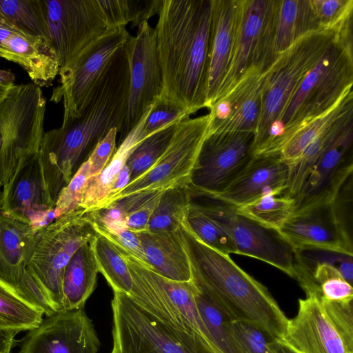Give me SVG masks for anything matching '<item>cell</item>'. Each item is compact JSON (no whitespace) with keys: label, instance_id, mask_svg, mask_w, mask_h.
Returning a JSON list of instances; mask_svg holds the SVG:
<instances>
[{"label":"cell","instance_id":"1","mask_svg":"<svg viewBox=\"0 0 353 353\" xmlns=\"http://www.w3.org/2000/svg\"><path fill=\"white\" fill-rule=\"evenodd\" d=\"M158 14L161 97L191 115L206 108L212 0H163Z\"/></svg>","mask_w":353,"mask_h":353},{"label":"cell","instance_id":"2","mask_svg":"<svg viewBox=\"0 0 353 353\" xmlns=\"http://www.w3.org/2000/svg\"><path fill=\"white\" fill-rule=\"evenodd\" d=\"M130 66L125 45L114 55L89 92L79 117L44 132L39 154L54 174L72 176L110 130H121L129 94Z\"/></svg>","mask_w":353,"mask_h":353},{"label":"cell","instance_id":"3","mask_svg":"<svg viewBox=\"0 0 353 353\" xmlns=\"http://www.w3.org/2000/svg\"><path fill=\"white\" fill-rule=\"evenodd\" d=\"M181 231L192 280L232 321L253 323L281 342L289 319L268 288L237 265L230 255L203 243L183 223Z\"/></svg>","mask_w":353,"mask_h":353},{"label":"cell","instance_id":"4","mask_svg":"<svg viewBox=\"0 0 353 353\" xmlns=\"http://www.w3.org/2000/svg\"><path fill=\"white\" fill-rule=\"evenodd\" d=\"M352 84L351 32L338 34L307 72L254 155L262 154L285 131L327 111L352 89Z\"/></svg>","mask_w":353,"mask_h":353},{"label":"cell","instance_id":"5","mask_svg":"<svg viewBox=\"0 0 353 353\" xmlns=\"http://www.w3.org/2000/svg\"><path fill=\"white\" fill-rule=\"evenodd\" d=\"M97 234L90 212L81 207L37 231L28 270L55 312L63 310L62 283L68 263Z\"/></svg>","mask_w":353,"mask_h":353},{"label":"cell","instance_id":"6","mask_svg":"<svg viewBox=\"0 0 353 353\" xmlns=\"http://www.w3.org/2000/svg\"><path fill=\"white\" fill-rule=\"evenodd\" d=\"M118 249L125 260L132 277V286L128 295L160 321L199 336L217 352L199 312L193 281L168 279L155 272L148 263Z\"/></svg>","mask_w":353,"mask_h":353},{"label":"cell","instance_id":"7","mask_svg":"<svg viewBox=\"0 0 353 353\" xmlns=\"http://www.w3.org/2000/svg\"><path fill=\"white\" fill-rule=\"evenodd\" d=\"M46 99L33 83L11 86L0 101V185L38 154L44 134Z\"/></svg>","mask_w":353,"mask_h":353},{"label":"cell","instance_id":"8","mask_svg":"<svg viewBox=\"0 0 353 353\" xmlns=\"http://www.w3.org/2000/svg\"><path fill=\"white\" fill-rule=\"evenodd\" d=\"M111 306V353H217L199 336L160 321L127 294L114 292Z\"/></svg>","mask_w":353,"mask_h":353},{"label":"cell","instance_id":"9","mask_svg":"<svg viewBox=\"0 0 353 353\" xmlns=\"http://www.w3.org/2000/svg\"><path fill=\"white\" fill-rule=\"evenodd\" d=\"M339 33L316 30L299 38L264 71L260 119L254 152L278 121L301 81Z\"/></svg>","mask_w":353,"mask_h":353},{"label":"cell","instance_id":"10","mask_svg":"<svg viewBox=\"0 0 353 353\" xmlns=\"http://www.w3.org/2000/svg\"><path fill=\"white\" fill-rule=\"evenodd\" d=\"M296 353H353L352 301L334 302L319 293L299 300L280 342Z\"/></svg>","mask_w":353,"mask_h":353},{"label":"cell","instance_id":"11","mask_svg":"<svg viewBox=\"0 0 353 353\" xmlns=\"http://www.w3.org/2000/svg\"><path fill=\"white\" fill-rule=\"evenodd\" d=\"M209 126L208 114L183 118L159 161L122 190L107 198L97 209L137 192L163 191L176 186L189 185L200 150L208 134Z\"/></svg>","mask_w":353,"mask_h":353},{"label":"cell","instance_id":"12","mask_svg":"<svg viewBox=\"0 0 353 353\" xmlns=\"http://www.w3.org/2000/svg\"><path fill=\"white\" fill-rule=\"evenodd\" d=\"M51 46L59 69L117 28L99 0H44Z\"/></svg>","mask_w":353,"mask_h":353},{"label":"cell","instance_id":"13","mask_svg":"<svg viewBox=\"0 0 353 353\" xmlns=\"http://www.w3.org/2000/svg\"><path fill=\"white\" fill-rule=\"evenodd\" d=\"M191 204L221 226L232 240L236 254L261 260L296 279L294 253L276 230L239 214L235 207L201 195Z\"/></svg>","mask_w":353,"mask_h":353},{"label":"cell","instance_id":"14","mask_svg":"<svg viewBox=\"0 0 353 353\" xmlns=\"http://www.w3.org/2000/svg\"><path fill=\"white\" fill-rule=\"evenodd\" d=\"M276 2L239 0L230 61L214 101L225 95L248 69L257 66L265 71L276 59L272 52Z\"/></svg>","mask_w":353,"mask_h":353},{"label":"cell","instance_id":"15","mask_svg":"<svg viewBox=\"0 0 353 353\" xmlns=\"http://www.w3.org/2000/svg\"><path fill=\"white\" fill-rule=\"evenodd\" d=\"M255 134H208L200 150L190 182V195L214 197L223 192L254 157Z\"/></svg>","mask_w":353,"mask_h":353},{"label":"cell","instance_id":"16","mask_svg":"<svg viewBox=\"0 0 353 353\" xmlns=\"http://www.w3.org/2000/svg\"><path fill=\"white\" fill-rule=\"evenodd\" d=\"M129 66L128 101L120 133V143L137 125L146 110L161 97L163 78L155 29L148 21L139 26L135 37L125 43Z\"/></svg>","mask_w":353,"mask_h":353},{"label":"cell","instance_id":"17","mask_svg":"<svg viewBox=\"0 0 353 353\" xmlns=\"http://www.w3.org/2000/svg\"><path fill=\"white\" fill-rule=\"evenodd\" d=\"M294 252H332L353 256L351 239L337 199L296 209L277 231Z\"/></svg>","mask_w":353,"mask_h":353},{"label":"cell","instance_id":"18","mask_svg":"<svg viewBox=\"0 0 353 353\" xmlns=\"http://www.w3.org/2000/svg\"><path fill=\"white\" fill-rule=\"evenodd\" d=\"M130 36L125 26L119 27L91 45L70 65L59 69L60 85L54 88L50 101H63V120L79 116L95 82Z\"/></svg>","mask_w":353,"mask_h":353},{"label":"cell","instance_id":"19","mask_svg":"<svg viewBox=\"0 0 353 353\" xmlns=\"http://www.w3.org/2000/svg\"><path fill=\"white\" fill-rule=\"evenodd\" d=\"M37 230L0 211V279L44 312H56L28 266Z\"/></svg>","mask_w":353,"mask_h":353},{"label":"cell","instance_id":"20","mask_svg":"<svg viewBox=\"0 0 353 353\" xmlns=\"http://www.w3.org/2000/svg\"><path fill=\"white\" fill-rule=\"evenodd\" d=\"M101 343L83 309L45 316L21 340L19 353H99Z\"/></svg>","mask_w":353,"mask_h":353},{"label":"cell","instance_id":"21","mask_svg":"<svg viewBox=\"0 0 353 353\" xmlns=\"http://www.w3.org/2000/svg\"><path fill=\"white\" fill-rule=\"evenodd\" d=\"M54 208L37 154L21 164L2 188L0 211L37 231L50 216L55 219Z\"/></svg>","mask_w":353,"mask_h":353},{"label":"cell","instance_id":"22","mask_svg":"<svg viewBox=\"0 0 353 353\" xmlns=\"http://www.w3.org/2000/svg\"><path fill=\"white\" fill-rule=\"evenodd\" d=\"M353 115L333 137L314 165L300 194L295 210L324 200L337 199L352 175Z\"/></svg>","mask_w":353,"mask_h":353},{"label":"cell","instance_id":"23","mask_svg":"<svg viewBox=\"0 0 353 353\" xmlns=\"http://www.w3.org/2000/svg\"><path fill=\"white\" fill-rule=\"evenodd\" d=\"M263 72L257 66L250 68L225 95L210 105L208 134H256L261 111Z\"/></svg>","mask_w":353,"mask_h":353},{"label":"cell","instance_id":"24","mask_svg":"<svg viewBox=\"0 0 353 353\" xmlns=\"http://www.w3.org/2000/svg\"><path fill=\"white\" fill-rule=\"evenodd\" d=\"M0 58L21 67L33 83L48 87L59 74V65L50 43L0 24Z\"/></svg>","mask_w":353,"mask_h":353},{"label":"cell","instance_id":"25","mask_svg":"<svg viewBox=\"0 0 353 353\" xmlns=\"http://www.w3.org/2000/svg\"><path fill=\"white\" fill-rule=\"evenodd\" d=\"M288 178V166L279 157L254 155L242 173L223 192L210 198L238 208L269 193L283 194Z\"/></svg>","mask_w":353,"mask_h":353},{"label":"cell","instance_id":"26","mask_svg":"<svg viewBox=\"0 0 353 353\" xmlns=\"http://www.w3.org/2000/svg\"><path fill=\"white\" fill-rule=\"evenodd\" d=\"M239 0H212L206 108L216 99L230 61Z\"/></svg>","mask_w":353,"mask_h":353},{"label":"cell","instance_id":"27","mask_svg":"<svg viewBox=\"0 0 353 353\" xmlns=\"http://www.w3.org/2000/svg\"><path fill=\"white\" fill-rule=\"evenodd\" d=\"M352 111H353L352 89L346 92L327 111L317 117L305 120L285 131L261 155L278 157L289 167L297 160L314 139L329 130L339 120Z\"/></svg>","mask_w":353,"mask_h":353},{"label":"cell","instance_id":"28","mask_svg":"<svg viewBox=\"0 0 353 353\" xmlns=\"http://www.w3.org/2000/svg\"><path fill=\"white\" fill-rule=\"evenodd\" d=\"M139 233L145 263L160 275L176 281H190L192 272L181 228L173 232Z\"/></svg>","mask_w":353,"mask_h":353},{"label":"cell","instance_id":"29","mask_svg":"<svg viewBox=\"0 0 353 353\" xmlns=\"http://www.w3.org/2000/svg\"><path fill=\"white\" fill-rule=\"evenodd\" d=\"M316 30L320 29L310 0H276L272 39L275 58L299 38Z\"/></svg>","mask_w":353,"mask_h":353},{"label":"cell","instance_id":"30","mask_svg":"<svg viewBox=\"0 0 353 353\" xmlns=\"http://www.w3.org/2000/svg\"><path fill=\"white\" fill-rule=\"evenodd\" d=\"M151 108L152 105L146 110L137 125L122 141L101 174L88 179L83 199L80 205L85 211L91 212L97 209L112 193L113 185L120 172L125 165L130 154L147 137L143 128Z\"/></svg>","mask_w":353,"mask_h":353},{"label":"cell","instance_id":"31","mask_svg":"<svg viewBox=\"0 0 353 353\" xmlns=\"http://www.w3.org/2000/svg\"><path fill=\"white\" fill-rule=\"evenodd\" d=\"M92 241L81 245L68 263L62 283V310L83 309L94 290L99 273Z\"/></svg>","mask_w":353,"mask_h":353},{"label":"cell","instance_id":"32","mask_svg":"<svg viewBox=\"0 0 353 353\" xmlns=\"http://www.w3.org/2000/svg\"><path fill=\"white\" fill-rule=\"evenodd\" d=\"M0 24L51 44L44 0H0Z\"/></svg>","mask_w":353,"mask_h":353},{"label":"cell","instance_id":"33","mask_svg":"<svg viewBox=\"0 0 353 353\" xmlns=\"http://www.w3.org/2000/svg\"><path fill=\"white\" fill-rule=\"evenodd\" d=\"M92 246L98 271L104 276L114 292L129 294L132 286V277L125 260L116 245L97 231Z\"/></svg>","mask_w":353,"mask_h":353},{"label":"cell","instance_id":"34","mask_svg":"<svg viewBox=\"0 0 353 353\" xmlns=\"http://www.w3.org/2000/svg\"><path fill=\"white\" fill-rule=\"evenodd\" d=\"M44 312L0 279V330L20 332L39 326Z\"/></svg>","mask_w":353,"mask_h":353},{"label":"cell","instance_id":"35","mask_svg":"<svg viewBox=\"0 0 353 353\" xmlns=\"http://www.w3.org/2000/svg\"><path fill=\"white\" fill-rule=\"evenodd\" d=\"M194 282V281H193ZM194 296L200 315L218 353H243L232 332V321L194 282Z\"/></svg>","mask_w":353,"mask_h":353},{"label":"cell","instance_id":"36","mask_svg":"<svg viewBox=\"0 0 353 353\" xmlns=\"http://www.w3.org/2000/svg\"><path fill=\"white\" fill-rule=\"evenodd\" d=\"M191 203L188 185L163 190L150 219L148 230L153 232L179 230Z\"/></svg>","mask_w":353,"mask_h":353},{"label":"cell","instance_id":"37","mask_svg":"<svg viewBox=\"0 0 353 353\" xmlns=\"http://www.w3.org/2000/svg\"><path fill=\"white\" fill-rule=\"evenodd\" d=\"M296 201L285 194L269 193L245 205L236 211L259 225L278 231L294 212Z\"/></svg>","mask_w":353,"mask_h":353},{"label":"cell","instance_id":"38","mask_svg":"<svg viewBox=\"0 0 353 353\" xmlns=\"http://www.w3.org/2000/svg\"><path fill=\"white\" fill-rule=\"evenodd\" d=\"M181 121L172 122L154 132L133 150L126 161L130 183L147 172L159 161L169 146Z\"/></svg>","mask_w":353,"mask_h":353},{"label":"cell","instance_id":"39","mask_svg":"<svg viewBox=\"0 0 353 353\" xmlns=\"http://www.w3.org/2000/svg\"><path fill=\"white\" fill-rule=\"evenodd\" d=\"M108 19L115 28L132 27L159 13L163 0H99Z\"/></svg>","mask_w":353,"mask_h":353},{"label":"cell","instance_id":"40","mask_svg":"<svg viewBox=\"0 0 353 353\" xmlns=\"http://www.w3.org/2000/svg\"><path fill=\"white\" fill-rule=\"evenodd\" d=\"M183 223L200 241L211 248L226 255L236 254L234 244L227 232L191 203Z\"/></svg>","mask_w":353,"mask_h":353},{"label":"cell","instance_id":"41","mask_svg":"<svg viewBox=\"0 0 353 353\" xmlns=\"http://www.w3.org/2000/svg\"><path fill=\"white\" fill-rule=\"evenodd\" d=\"M312 278L319 294L325 300L350 302L353 300V288L332 265L316 261L310 265Z\"/></svg>","mask_w":353,"mask_h":353},{"label":"cell","instance_id":"42","mask_svg":"<svg viewBox=\"0 0 353 353\" xmlns=\"http://www.w3.org/2000/svg\"><path fill=\"white\" fill-rule=\"evenodd\" d=\"M310 3L320 30L352 31L353 0H310Z\"/></svg>","mask_w":353,"mask_h":353},{"label":"cell","instance_id":"43","mask_svg":"<svg viewBox=\"0 0 353 353\" xmlns=\"http://www.w3.org/2000/svg\"><path fill=\"white\" fill-rule=\"evenodd\" d=\"M162 192L143 191L114 201L118 203L124 212L128 229L136 232L148 230L150 219Z\"/></svg>","mask_w":353,"mask_h":353},{"label":"cell","instance_id":"44","mask_svg":"<svg viewBox=\"0 0 353 353\" xmlns=\"http://www.w3.org/2000/svg\"><path fill=\"white\" fill-rule=\"evenodd\" d=\"M233 336L243 353H277V341L260 327L246 321H232Z\"/></svg>","mask_w":353,"mask_h":353},{"label":"cell","instance_id":"45","mask_svg":"<svg viewBox=\"0 0 353 353\" xmlns=\"http://www.w3.org/2000/svg\"><path fill=\"white\" fill-rule=\"evenodd\" d=\"M89 179V163L86 161L59 193L55 203V219L80 207Z\"/></svg>","mask_w":353,"mask_h":353},{"label":"cell","instance_id":"46","mask_svg":"<svg viewBox=\"0 0 353 353\" xmlns=\"http://www.w3.org/2000/svg\"><path fill=\"white\" fill-rule=\"evenodd\" d=\"M190 116L181 105L159 97L152 105L144 124V132L148 137L159 129Z\"/></svg>","mask_w":353,"mask_h":353},{"label":"cell","instance_id":"47","mask_svg":"<svg viewBox=\"0 0 353 353\" xmlns=\"http://www.w3.org/2000/svg\"><path fill=\"white\" fill-rule=\"evenodd\" d=\"M117 128H112L97 144L88 159L90 178L98 176L105 169L116 150L118 134Z\"/></svg>","mask_w":353,"mask_h":353},{"label":"cell","instance_id":"48","mask_svg":"<svg viewBox=\"0 0 353 353\" xmlns=\"http://www.w3.org/2000/svg\"><path fill=\"white\" fill-rule=\"evenodd\" d=\"M103 234L108 237L119 248L145 263L138 232L125 229L114 234Z\"/></svg>","mask_w":353,"mask_h":353},{"label":"cell","instance_id":"49","mask_svg":"<svg viewBox=\"0 0 353 353\" xmlns=\"http://www.w3.org/2000/svg\"><path fill=\"white\" fill-rule=\"evenodd\" d=\"M322 252L324 253L322 255V259L316 261L327 262L332 265L339 270L343 277L352 285L353 256L332 252Z\"/></svg>","mask_w":353,"mask_h":353},{"label":"cell","instance_id":"50","mask_svg":"<svg viewBox=\"0 0 353 353\" xmlns=\"http://www.w3.org/2000/svg\"><path fill=\"white\" fill-rule=\"evenodd\" d=\"M17 332L0 330V353H10L16 344L14 336Z\"/></svg>","mask_w":353,"mask_h":353},{"label":"cell","instance_id":"51","mask_svg":"<svg viewBox=\"0 0 353 353\" xmlns=\"http://www.w3.org/2000/svg\"><path fill=\"white\" fill-rule=\"evenodd\" d=\"M14 80L15 76L12 72L0 69V84L12 86Z\"/></svg>","mask_w":353,"mask_h":353},{"label":"cell","instance_id":"52","mask_svg":"<svg viewBox=\"0 0 353 353\" xmlns=\"http://www.w3.org/2000/svg\"><path fill=\"white\" fill-rule=\"evenodd\" d=\"M276 352L277 353H296L294 352L290 348L288 347L285 345L282 344L280 342H277L276 345Z\"/></svg>","mask_w":353,"mask_h":353},{"label":"cell","instance_id":"53","mask_svg":"<svg viewBox=\"0 0 353 353\" xmlns=\"http://www.w3.org/2000/svg\"><path fill=\"white\" fill-rule=\"evenodd\" d=\"M10 87L0 84V101L6 97Z\"/></svg>","mask_w":353,"mask_h":353},{"label":"cell","instance_id":"54","mask_svg":"<svg viewBox=\"0 0 353 353\" xmlns=\"http://www.w3.org/2000/svg\"><path fill=\"white\" fill-rule=\"evenodd\" d=\"M1 192H2V188L0 185V209H1Z\"/></svg>","mask_w":353,"mask_h":353}]
</instances>
